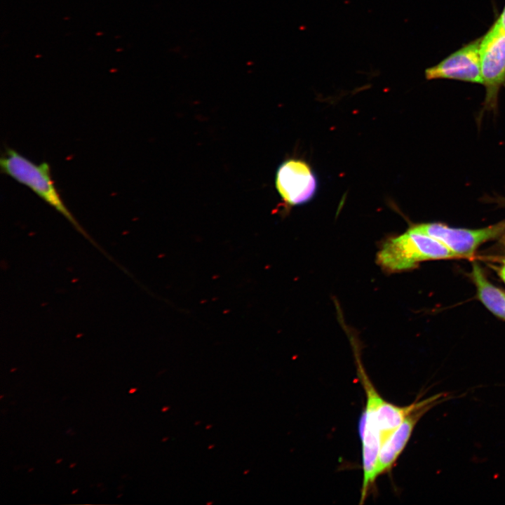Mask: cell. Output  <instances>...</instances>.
Here are the masks:
<instances>
[{
    "label": "cell",
    "instance_id": "1",
    "mask_svg": "<svg viewBox=\"0 0 505 505\" xmlns=\"http://www.w3.org/2000/svg\"><path fill=\"white\" fill-rule=\"evenodd\" d=\"M0 167L3 173L31 189L44 202L62 215L76 230L102 250L65 206L55 187L50 165L47 162L35 163L15 149L6 147L0 159Z\"/></svg>",
    "mask_w": 505,
    "mask_h": 505
},
{
    "label": "cell",
    "instance_id": "2",
    "mask_svg": "<svg viewBox=\"0 0 505 505\" xmlns=\"http://www.w3.org/2000/svg\"><path fill=\"white\" fill-rule=\"evenodd\" d=\"M457 257L445 245L426 234L409 229L387 238L377 253V263L387 273L415 268L422 261Z\"/></svg>",
    "mask_w": 505,
    "mask_h": 505
},
{
    "label": "cell",
    "instance_id": "3",
    "mask_svg": "<svg viewBox=\"0 0 505 505\" xmlns=\"http://www.w3.org/2000/svg\"><path fill=\"white\" fill-rule=\"evenodd\" d=\"M480 56L483 84L486 90L484 107L494 109L499 90L505 85V32L497 21L481 37Z\"/></svg>",
    "mask_w": 505,
    "mask_h": 505
},
{
    "label": "cell",
    "instance_id": "4",
    "mask_svg": "<svg viewBox=\"0 0 505 505\" xmlns=\"http://www.w3.org/2000/svg\"><path fill=\"white\" fill-rule=\"evenodd\" d=\"M410 229L430 236L445 245L457 257H471L483 243L500 236L505 221L478 229L453 228L440 223H423Z\"/></svg>",
    "mask_w": 505,
    "mask_h": 505
},
{
    "label": "cell",
    "instance_id": "5",
    "mask_svg": "<svg viewBox=\"0 0 505 505\" xmlns=\"http://www.w3.org/2000/svg\"><path fill=\"white\" fill-rule=\"evenodd\" d=\"M447 394L440 393L419 401L417 406L405 417L381 446L376 467V476L389 472L405 448L419 419L436 405L444 402Z\"/></svg>",
    "mask_w": 505,
    "mask_h": 505
},
{
    "label": "cell",
    "instance_id": "6",
    "mask_svg": "<svg viewBox=\"0 0 505 505\" xmlns=\"http://www.w3.org/2000/svg\"><path fill=\"white\" fill-rule=\"evenodd\" d=\"M275 182L278 194L289 206L309 201L317 188L316 178L310 166L296 159H288L279 166Z\"/></svg>",
    "mask_w": 505,
    "mask_h": 505
},
{
    "label": "cell",
    "instance_id": "7",
    "mask_svg": "<svg viewBox=\"0 0 505 505\" xmlns=\"http://www.w3.org/2000/svg\"><path fill=\"white\" fill-rule=\"evenodd\" d=\"M481 38L464 45L435 66L426 69L428 80L447 79L483 84L480 46Z\"/></svg>",
    "mask_w": 505,
    "mask_h": 505
},
{
    "label": "cell",
    "instance_id": "8",
    "mask_svg": "<svg viewBox=\"0 0 505 505\" xmlns=\"http://www.w3.org/2000/svg\"><path fill=\"white\" fill-rule=\"evenodd\" d=\"M471 277L478 299L493 314L505 320V292L487 280L477 263L473 264Z\"/></svg>",
    "mask_w": 505,
    "mask_h": 505
},
{
    "label": "cell",
    "instance_id": "9",
    "mask_svg": "<svg viewBox=\"0 0 505 505\" xmlns=\"http://www.w3.org/2000/svg\"><path fill=\"white\" fill-rule=\"evenodd\" d=\"M497 23L500 27L505 32V6L499 16L497 20Z\"/></svg>",
    "mask_w": 505,
    "mask_h": 505
},
{
    "label": "cell",
    "instance_id": "10",
    "mask_svg": "<svg viewBox=\"0 0 505 505\" xmlns=\"http://www.w3.org/2000/svg\"><path fill=\"white\" fill-rule=\"evenodd\" d=\"M499 276L505 283V260L503 262V265L500 269Z\"/></svg>",
    "mask_w": 505,
    "mask_h": 505
},
{
    "label": "cell",
    "instance_id": "11",
    "mask_svg": "<svg viewBox=\"0 0 505 505\" xmlns=\"http://www.w3.org/2000/svg\"><path fill=\"white\" fill-rule=\"evenodd\" d=\"M136 390H137V389H135V388L130 389L129 390V393H135V392L136 391Z\"/></svg>",
    "mask_w": 505,
    "mask_h": 505
},
{
    "label": "cell",
    "instance_id": "12",
    "mask_svg": "<svg viewBox=\"0 0 505 505\" xmlns=\"http://www.w3.org/2000/svg\"><path fill=\"white\" fill-rule=\"evenodd\" d=\"M168 409H169V407H164V408H162L161 411H162V412H166V411L168 410Z\"/></svg>",
    "mask_w": 505,
    "mask_h": 505
},
{
    "label": "cell",
    "instance_id": "13",
    "mask_svg": "<svg viewBox=\"0 0 505 505\" xmlns=\"http://www.w3.org/2000/svg\"><path fill=\"white\" fill-rule=\"evenodd\" d=\"M213 447H214V445H210V446L208 447V449H211V448H213Z\"/></svg>",
    "mask_w": 505,
    "mask_h": 505
},
{
    "label": "cell",
    "instance_id": "14",
    "mask_svg": "<svg viewBox=\"0 0 505 505\" xmlns=\"http://www.w3.org/2000/svg\"><path fill=\"white\" fill-rule=\"evenodd\" d=\"M212 426V425H208L206 426V429H210Z\"/></svg>",
    "mask_w": 505,
    "mask_h": 505
},
{
    "label": "cell",
    "instance_id": "15",
    "mask_svg": "<svg viewBox=\"0 0 505 505\" xmlns=\"http://www.w3.org/2000/svg\"><path fill=\"white\" fill-rule=\"evenodd\" d=\"M77 491H78V490H75L72 491V494L76 493Z\"/></svg>",
    "mask_w": 505,
    "mask_h": 505
},
{
    "label": "cell",
    "instance_id": "16",
    "mask_svg": "<svg viewBox=\"0 0 505 505\" xmlns=\"http://www.w3.org/2000/svg\"><path fill=\"white\" fill-rule=\"evenodd\" d=\"M60 462H62V459H58V461H57L56 463L58 464V463H60Z\"/></svg>",
    "mask_w": 505,
    "mask_h": 505
},
{
    "label": "cell",
    "instance_id": "17",
    "mask_svg": "<svg viewBox=\"0 0 505 505\" xmlns=\"http://www.w3.org/2000/svg\"><path fill=\"white\" fill-rule=\"evenodd\" d=\"M74 465H75V464H71V465H70V468H72V467H74Z\"/></svg>",
    "mask_w": 505,
    "mask_h": 505
},
{
    "label": "cell",
    "instance_id": "18",
    "mask_svg": "<svg viewBox=\"0 0 505 505\" xmlns=\"http://www.w3.org/2000/svg\"><path fill=\"white\" fill-rule=\"evenodd\" d=\"M248 471H249L248 470H247V471H245V472H244L243 473H244V474H246V473H248Z\"/></svg>",
    "mask_w": 505,
    "mask_h": 505
},
{
    "label": "cell",
    "instance_id": "19",
    "mask_svg": "<svg viewBox=\"0 0 505 505\" xmlns=\"http://www.w3.org/2000/svg\"><path fill=\"white\" fill-rule=\"evenodd\" d=\"M166 440H168V438L163 439L162 441H165Z\"/></svg>",
    "mask_w": 505,
    "mask_h": 505
},
{
    "label": "cell",
    "instance_id": "20",
    "mask_svg": "<svg viewBox=\"0 0 505 505\" xmlns=\"http://www.w3.org/2000/svg\"><path fill=\"white\" fill-rule=\"evenodd\" d=\"M213 504V502H207V504Z\"/></svg>",
    "mask_w": 505,
    "mask_h": 505
}]
</instances>
